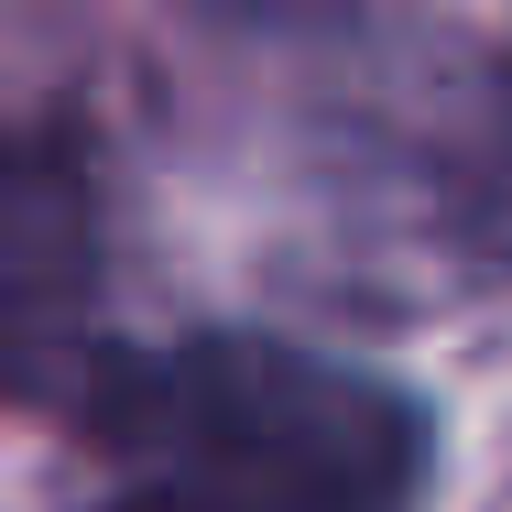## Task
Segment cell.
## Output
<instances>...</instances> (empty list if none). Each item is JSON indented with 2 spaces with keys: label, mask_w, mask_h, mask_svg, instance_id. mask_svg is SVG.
I'll list each match as a JSON object with an SVG mask.
<instances>
[{
  "label": "cell",
  "mask_w": 512,
  "mask_h": 512,
  "mask_svg": "<svg viewBox=\"0 0 512 512\" xmlns=\"http://www.w3.org/2000/svg\"><path fill=\"white\" fill-rule=\"evenodd\" d=\"M77 425L120 458V480L207 512H414L425 491V414L284 338L99 360L77 382Z\"/></svg>",
  "instance_id": "1"
},
{
  "label": "cell",
  "mask_w": 512,
  "mask_h": 512,
  "mask_svg": "<svg viewBox=\"0 0 512 512\" xmlns=\"http://www.w3.org/2000/svg\"><path fill=\"white\" fill-rule=\"evenodd\" d=\"M99 512H207V502H175V491H142V480H120V502H99Z\"/></svg>",
  "instance_id": "2"
}]
</instances>
